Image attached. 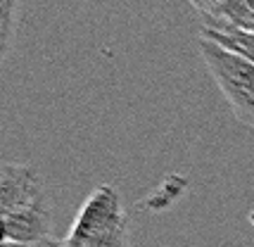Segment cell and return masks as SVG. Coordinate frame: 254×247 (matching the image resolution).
Segmentation results:
<instances>
[{
  "mask_svg": "<svg viewBox=\"0 0 254 247\" xmlns=\"http://www.w3.org/2000/svg\"><path fill=\"white\" fill-rule=\"evenodd\" d=\"M2 247H64V240L48 238V240H41V243H5Z\"/></svg>",
  "mask_w": 254,
  "mask_h": 247,
  "instance_id": "cell-7",
  "label": "cell"
},
{
  "mask_svg": "<svg viewBox=\"0 0 254 247\" xmlns=\"http://www.w3.org/2000/svg\"><path fill=\"white\" fill-rule=\"evenodd\" d=\"M5 219V231H7V243H41L48 240L50 228H53V214H50V202L48 197L41 200L33 207L12 212Z\"/></svg>",
  "mask_w": 254,
  "mask_h": 247,
  "instance_id": "cell-4",
  "label": "cell"
},
{
  "mask_svg": "<svg viewBox=\"0 0 254 247\" xmlns=\"http://www.w3.org/2000/svg\"><path fill=\"white\" fill-rule=\"evenodd\" d=\"M14 5L17 0H0V24L12 31V22H14Z\"/></svg>",
  "mask_w": 254,
  "mask_h": 247,
  "instance_id": "cell-6",
  "label": "cell"
},
{
  "mask_svg": "<svg viewBox=\"0 0 254 247\" xmlns=\"http://www.w3.org/2000/svg\"><path fill=\"white\" fill-rule=\"evenodd\" d=\"M7 243V231H5V219L0 216V247Z\"/></svg>",
  "mask_w": 254,
  "mask_h": 247,
  "instance_id": "cell-9",
  "label": "cell"
},
{
  "mask_svg": "<svg viewBox=\"0 0 254 247\" xmlns=\"http://www.w3.org/2000/svg\"><path fill=\"white\" fill-rule=\"evenodd\" d=\"M202 36L209 38L221 48L231 50L235 55L245 57L254 64V31H240V29H221V31H207L202 29Z\"/></svg>",
  "mask_w": 254,
  "mask_h": 247,
  "instance_id": "cell-5",
  "label": "cell"
},
{
  "mask_svg": "<svg viewBox=\"0 0 254 247\" xmlns=\"http://www.w3.org/2000/svg\"><path fill=\"white\" fill-rule=\"evenodd\" d=\"M10 38H12V31H10V29H5V26L0 24V50H7Z\"/></svg>",
  "mask_w": 254,
  "mask_h": 247,
  "instance_id": "cell-8",
  "label": "cell"
},
{
  "mask_svg": "<svg viewBox=\"0 0 254 247\" xmlns=\"http://www.w3.org/2000/svg\"><path fill=\"white\" fill-rule=\"evenodd\" d=\"M199 53L235 119L254 128V64L204 36L199 38Z\"/></svg>",
  "mask_w": 254,
  "mask_h": 247,
  "instance_id": "cell-2",
  "label": "cell"
},
{
  "mask_svg": "<svg viewBox=\"0 0 254 247\" xmlns=\"http://www.w3.org/2000/svg\"><path fill=\"white\" fill-rule=\"evenodd\" d=\"M2 169H5V164H0V174H2Z\"/></svg>",
  "mask_w": 254,
  "mask_h": 247,
  "instance_id": "cell-10",
  "label": "cell"
},
{
  "mask_svg": "<svg viewBox=\"0 0 254 247\" xmlns=\"http://www.w3.org/2000/svg\"><path fill=\"white\" fill-rule=\"evenodd\" d=\"M64 247H128L122 197L112 185H100L83 202Z\"/></svg>",
  "mask_w": 254,
  "mask_h": 247,
  "instance_id": "cell-1",
  "label": "cell"
},
{
  "mask_svg": "<svg viewBox=\"0 0 254 247\" xmlns=\"http://www.w3.org/2000/svg\"><path fill=\"white\" fill-rule=\"evenodd\" d=\"M2 55H5V50H0V57H2Z\"/></svg>",
  "mask_w": 254,
  "mask_h": 247,
  "instance_id": "cell-11",
  "label": "cell"
},
{
  "mask_svg": "<svg viewBox=\"0 0 254 247\" xmlns=\"http://www.w3.org/2000/svg\"><path fill=\"white\" fill-rule=\"evenodd\" d=\"M45 200L38 171L29 164H5L0 174V216Z\"/></svg>",
  "mask_w": 254,
  "mask_h": 247,
  "instance_id": "cell-3",
  "label": "cell"
}]
</instances>
